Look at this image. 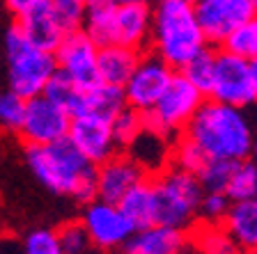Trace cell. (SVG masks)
I'll use <instances>...</instances> for the list:
<instances>
[{
    "mask_svg": "<svg viewBox=\"0 0 257 254\" xmlns=\"http://www.w3.org/2000/svg\"><path fill=\"white\" fill-rule=\"evenodd\" d=\"M172 74H175V69H172L170 64L163 62L156 53L145 48L143 53H140L138 64L131 71V76L122 85L126 106L138 112L150 110L156 103V99L161 96V92L166 90V85L170 83Z\"/></svg>",
    "mask_w": 257,
    "mask_h": 254,
    "instance_id": "cell-11",
    "label": "cell"
},
{
    "mask_svg": "<svg viewBox=\"0 0 257 254\" xmlns=\"http://www.w3.org/2000/svg\"><path fill=\"white\" fill-rule=\"evenodd\" d=\"M193 12L209 46H220L225 35L255 19L257 0H195Z\"/></svg>",
    "mask_w": 257,
    "mask_h": 254,
    "instance_id": "cell-12",
    "label": "cell"
},
{
    "mask_svg": "<svg viewBox=\"0 0 257 254\" xmlns=\"http://www.w3.org/2000/svg\"><path fill=\"white\" fill-rule=\"evenodd\" d=\"M170 151H172V140L156 131H150V128H143L131 140V144L124 149V154L131 156V160L147 176L159 174L161 169H166L170 165Z\"/></svg>",
    "mask_w": 257,
    "mask_h": 254,
    "instance_id": "cell-18",
    "label": "cell"
},
{
    "mask_svg": "<svg viewBox=\"0 0 257 254\" xmlns=\"http://www.w3.org/2000/svg\"><path fill=\"white\" fill-rule=\"evenodd\" d=\"M39 3H44V0H5L7 10H10L14 16L26 12V10H30V7H35V5H39Z\"/></svg>",
    "mask_w": 257,
    "mask_h": 254,
    "instance_id": "cell-35",
    "label": "cell"
},
{
    "mask_svg": "<svg viewBox=\"0 0 257 254\" xmlns=\"http://www.w3.org/2000/svg\"><path fill=\"white\" fill-rule=\"evenodd\" d=\"M188 243L191 249H200V252L209 254H232L236 252L232 238L227 236V231L223 229L220 222H202L193 224L188 229Z\"/></svg>",
    "mask_w": 257,
    "mask_h": 254,
    "instance_id": "cell-23",
    "label": "cell"
},
{
    "mask_svg": "<svg viewBox=\"0 0 257 254\" xmlns=\"http://www.w3.org/2000/svg\"><path fill=\"white\" fill-rule=\"evenodd\" d=\"M140 53L143 51L128 46H99V51H96V74H99V80L122 87L126 83V78L131 76L134 67L138 64Z\"/></svg>",
    "mask_w": 257,
    "mask_h": 254,
    "instance_id": "cell-20",
    "label": "cell"
},
{
    "mask_svg": "<svg viewBox=\"0 0 257 254\" xmlns=\"http://www.w3.org/2000/svg\"><path fill=\"white\" fill-rule=\"evenodd\" d=\"M44 96L53 99L55 103H60L62 108L71 112V117L80 112V101H83V85H78L74 78L64 74V71L55 69L51 74V78L44 85Z\"/></svg>",
    "mask_w": 257,
    "mask_h": 254,
    "instance_id": "cell-24",
    "label": "cell"
},
{
    "mask_svg": "<svg viewBox=\"0 0 257 254\" xmlns=\"http://www.w3.org/2000/svg\"><path fill=\"white\" fill-rule=\"evenodd\" d=\"M214 62H216V51H211V46H204L202 51L193 55L179 71H182L200 92L207 94L209 85H211V76H214Z\"/></svg>",
    "mask_w": 257,
    "mask_h": 254,
    "instance_id": "cell-27",
    "label": "cell"
},
{
    "mask_svg": "<svg viewBox=\"0 0 257 254\" xmlns=\"http://www.w3.org/2000/svg\"><path fill=\"white\" fill-rule=\"evenodd\" d=\"M143 128H145L143 112L134 110V108H128V106H124L110 119V131H112V138H115V144H117L119 151H124Z\"/></svg>",
    "mask_w": 257,
    "mask_h": 254,
    "instance_id": "cell-28",
    "label": "cell"
},
{
    "mask_svg": "<svg viewBox=\"0 0 257 254\" xmlns=\"http://www.w3.org/2000/svg\"><path fill=\"white\" fill-rule=\"evenodd\" d=\"M230 197L218 190H204L198 206V220L202 222H220L230 208Z\"/></svg>",
    "mask_w": 257,
    "mask_h": 254,
    "instance_id": "cell-33",
    "label": "cell"
},
{
    "mask_svg": "<svg viewBox=\"0 0 257 254\" xmlns=\"http://www.w3.org/2000/svg\"><path fill=\"white\" fill-rule=\"evenodd\" d=\"M117 206L128 217V222L136 229H143L147 224H154L152 213H154V197H152V181L150 176H145L138 185H134L122 199L117 201Z\"/></svg>",
    "mask_w": 257,
    "mask_h": 254,
    "instance_id": "cell-22",
    "label": "cell"
},
{
    "mask_svg": "<svg viewBox=\"0 0 257 254\" xmlns=\"http://www.w3.org/2000/svg\"><path fill=\"white\" fill-rule=\"evenodd\" d=\"M204 99H207L204 92H200L182 71H175L166 90L156 99V103L143 112L145 128L175 140L191 122V117L195 115Z\"/></svg>",
    "mask_w": 257,
    "mask_h": 254,
    "instance_id": "cell-7",
    "label": "cell"
},
{
    "mask_svg": "<svg viewBox=\"0 0 257 254\" xmlns=\"http://www.w3.org/2000/svg\"><path fill=\"white\" fill-rule=\"evenodd\" d=\"M154 197V224H168L177 229H191L198 222V206L204 190L198 176L177 165H168L159 174L150 176Z\"/></svg>",
    "mask_w": 257,
    "mask_h": 254,
    "instance_id": "cell-5",
    "label": "cell"
},
{
    "mask_svg": "<svg viewBox=\"0 0 257 254\" xmlns=\"http://www.w3.org/2000/svg\"><path fill=\"white\" fill-rule=\"evenodd\" d=\"M225 195L232 201L236 199H255L257 197V169L252 158L236 160L232 174L225 185Z\"/></svg>",
    "mask_w": 257,
    "mask_h": 254,
    "instance_id": "cell-25",
    "label": "cell"
},
{
    "mask_svg": "<svg viewBox=\"0 0 257 254\" xmlns=\"http://www.w3.org/2000/svg\"><path fill=\"white\" fill-rule=\"evenodd\" d=\"M0 58L5 60V87L21 99H32L44 92V85L55 71L53 53L32 46L12 23L5 30Z\"/></svg>",
    "mask_w": 257,
    "mask_h": 254,
    "instance_id": "cell-6",
    "label": "cell"
},
{
    "mask_svg": "<svg viewBox=\"0 0 257 254\" xmlns=\"http://www.w3.org/2000/svg\"><path fill=\"white\" fill-rule=\"evenodd\" d=\"M223 229L232 238L236 252H255L257 249V201L236 199L220 220Z\"/></svg>",
    "mask_w": 257,
    "mask_h": 254,
    "instance_id": "cell-19",
    "label": "cell"
},
{
    "mask_svg": "<svg viewBox=\"0 0 257 254\" xmlns=\"http://www.w3.org/2000/svg\"><path fill=\"white\" fill-rule=\"evenodd\" d=\"M83 206L85 208H83L80 222L90 236L92 249H103V252L122 249L128 236L136 231V227L128 222V217L122 213V208L112 201H103L94 197Z\"/></svg>",
    "mask_w": 257,
    "mask_h": 254,
    "instance_id": "cell-10",
    "label": "cell"
},
{
    "mask_svg": "<svg viewBox=\"0 0 257 254\" xmlns=\"http://www.w3.org/2000/svg\"><path fill=\"white\" fill-rule=\"evenodd\" d=\"M124 106H126V101H124L122 87L99 80V83H94V85L83 87V101H80L78 115L90 112V115H99V117H106V119H112Z\"/></svg>",
    "mask_w": 257,
    "mask_h": 254,
    "instance_id": "cell-21",
    "label": "cell"
},
{
    "mask_svg": "<svg viewBox=\"0 0 257 254\" xmlns=\"http://www.w3.org/2000/svg\"><path fill=\"white\" fill-rule=\"evenodd\" d=\"M96 51H99V46L83 32V28L64 32L62 42H60L58 48L53 51L55 69L64 71L69 78H74L76 83L83 85V87L99 83V74H96Z\"/></svg>",
    "mask_w": 257,
    "mask_h": 254,
    "instance_id": "cell-13",
    "label": "cell"
},
{
    "mask_svg": "<svg viewBox=\"0 0 257 254\" xmlns=\"http://www.w3.org/2000/svg\"><path fill=\"white\" fill-rule=\"evenodd\" d=\"M122 249L128 254H179L191 249V243L186 229L147 224L143 229H136Z\"/></svg>",
    "mask_w": 257,
    "mask_h": 254,
    "instance_id": "cell-16",
    "label": "cell"
},
{
    "mask_svg": "<svg viewBox=\"0 0 257 254\" xmlns=\"http://www.w3.org/2000/svg\"><path fill=\"white\" fill-rule=\"evenodd\" d=\"M232 167L234 163L232 160H220V158H207L204 165L195 172L202 190H218L225 192V185H227V179L232 174Z\"/></svg>",
    "mask_w": 257,
    "mask_h": 254,
    "instance_id": "cell-29",
    "label": "cell"
},
{
    "mask_svg": "<svg viewBox=\"0 0 257 254\" xmlns=\"http://www.w3.org/2000/svg\"><path fill=\"white\" fill-rule=\"evenodd\" d=\"M145 172L124 151H115L96 165V197L117 204L134 185L145 179Z\"/></svg>",
    "mask_w": 257,
    "mask_h": 254,
    "instance_id": "cell-15",
    "label": "cell"
},
{
    "mask_svg": "<svg viewBox=\"0 0 257 254\" xmlns=\"http://www.w3.org/2000/svg\"><path fill=\"white\" fill-rule=\"evenodd\" d=\"M186 3H195V0H186Z\"/></svg>",
    "mask_w": 257,
    "mask_h": 254,
    "instance_id": "cell-37",
    "label": "cell"
},
{
    "mask_svg": "<svg viewBox=\"0 0 257 254\" xmlns=\"http://www.w3.org/2000/svg\"><path fill=\"white\" fill-rule=\"evenodd\" d=\"M14 26L19 28V32H21L32 46L42 48V51H48V53H53L55 48H58V44L62 42L64 32H67L60 26L58 19H55V14L51 12L46 0L35 7H30V10L21 12V14H16Z\"/></svg>",
    "mask_w": 257,
    "mask_h": 254,
    "instance_id": "cell-17",
    "label": "cell"
},
{
    "mask_svg": "<svg viewBox=\"0 0 257 254\" xmlns=\"http://www.w3.org/2000/svg\"><path fill=\"white\" fill-rule=\"evenodd\" d=\"M0 62H3V58H0Z\"/></svg>",
    "mask_w": 257,
    "mask_h": 254,
    "instance_id": "cell-38",
    "label": "cell"
},
{
    "mask_svg": "<svg viewBox=\"0 0 257 254\" xmlns=\"http://www.w3.org/2000/svg\"><path fill=\"white\" fill-rule=\"evenodd\" d=\"M23 110H26V99L14 94L10 87H0V128L7 133H16Z\"/></svg>",
    "mask_w": 257,
    "mask_h": 254,
    "instance_id": "cell-32",
    "label": "cell"
},
{
    "mask_svg": "<svg viewBox=\"0 0 257 254\" xmlns=\"http://www.w3.org/2000/svg\"><path fill=\"white\" fill-rule=\"evenodd\" d=\"M209 46L198 26L193 3L186 0H156L152 10L150 51L179 71L195 53Z\"/></svg>",
    "mask_w": 257,
    "mask_h": 254,
    "instance_id": "cell-3",
    "label": "cell"
},
{
    "mask_svg": "<svg viewBox=\"0 0 257 254\" xmlns=\"http://www.w3.org/2000/svg\"><path fill=\"white\" fill-rule=\"evenodd\" d=\"M207 96L236 108L252 106L257 99V62L232 55L223 48L216 51L214 76Z\"/></svg>",
    "mask_w": 257,
    "mask_h": 254,
    "instance_id": "cell-8",
    "label": "cell"
},
{
    "mask_svg": "<svg viewBox=\"0 0 257 254\" xmlns=\"http://www.w3.org/2000/svg\"><path fill=\"white\" fill-rule=\"evenodd\" d=\"M55 233H58L60 254H85L92 249L90 236H87V231H85V227H83L80 220L64 222Z\"/></svg>",
    "mask_w": 257,
    "mask_h": 254,
    "instance_id": "cell-31",
    "label": "cell"
},
{
    "mask_svg": "<svg viewBox=\"0 0 257 254\" xmlns=\"http://www.w3.org/2000/svg\"><path fill=\"white\" fill-rule=\"evenodd\" d=\"M90 5H124V3H150V0H87Z\"/></svg>",
    "mask_w": 257,
    "mask_h": 254,
    "instance_id": "cell-36",
    "label": "cell"
},
{
    "mask_svg": "<svg viewBox=\"0 0 257 254\" xmlns=\"http://www.w3.org/2000/svg\"><path fill=\"white\" fill-rule=\"evenodd\" d=\"M182 135L198 144L207 158L243 160L252 156L255 138L246 108L220 103L216 99H204L191 122L184 126Z\"/></svg>",
    "mask_w": 257,
    "mask_h": 254,
    "instance_id": "cell-1",
    "label": "cell"
},
{
    "mask_svg": "<svg viewBox=\"0 0 257 254\" xmlns=\"http://www.w3.org/2000/svg\"><path fill=\"white\" fill-rule=\"evenodd\" d=\"M21 247L26 254H60L58 233L53 229H35L23 238Z\"/></svg>",
    "mask_w": 257,
    "mask_h": 254,
    "instance_id": "cell-34",
    "label": "cell"
},
{
    "mask_svg": "<svg viewBox=\"0 0 257 254\" xmlns=\"http://www.w3.org/2000/svg\"><path fill=\"white\" fill-rule=\"evenodd\" d=\"M220 48L232 55H239V58L257 60V21L250 19V21L236 26L234 30H230L220 42Z\"/></svg>",
    "mask_w": 257,
    "mask_h": 254,
    "instance_id": "cell-26",
    "label": "cell"
},
{
    "mask_svg": "<svg viewBox=\"0 0 257 254\" xmlns=\"http://www.w3.org/2000/svg\"><path fill=\"white\" fill-rule=\"evenodd\" d=\"M71 122V112L48 99L44 94H37L32 99H26V110H23L21 124L16 128V135L30 144H48L60 138H67Z\"/></svg>",
    "mask_w": 257,
    "mask_h": 254,
    "instance_id": "cell-9",
    "label": "cell"
},
{
    "mask_svg": "<svg viewBox=\"0 0 257 254\" xmlns=\"http://www.w3.org/2000/svg\"><path fill=\"white\" fill-rule=\"evenodd\" d=\"M51 12L55 14V19L60 21V26L64 30H78L85 21V14L90 10L87 0H46Z\"/></svg>",
    "mask_w": 257,
    "mask_h": 254,
    "instance_id": "cell-30",
    "label": "cell"
},
{
    "mask_svg": "<svg viewBox=\"0 0 257 254\" xmlns=\"http://www.w3.org/2000/svg\"><path fill=\"white\" fill-rule=\"evenodd\" d=\"M26 160L32 174L53 195H64L87 204L96 197V165H92L69 138L48 144L26 147Z\"/></svg>",
    "mask_w": 257,
    "mask_h": 254,
    "instance_id": "cell-2",
    "label": "cell"
},
{
    "mask_svg": "<svg viewBox=\"0 0 257 254\" xmlns=\"http://www.w3.org/2000/svg\"><path fill=\"white\" fill-rule=\"evenodd\" d=\"M80 28L96 46H128L145 51L150 46L152 7L150 3L90 5Z\"/></svg>",
    "mask_w": 257,
    "mask_h": 254,
    "instance_id": "cell-4",
    "label": "cell"
},
{
    "mask_svg": "<svg viewBox=\"0 0 257 254\" xmlns=\"http://www.w3.org/2000/svg\"><path fill=\"white\" fill-rule=\"evenodd\" d=\"M67 138L71 140V144L92 165H99L108 156L119 151L117 144H115V138H112V131H110V119L99 117V115H90V112L71 117Z\"/></svg>",
    "mask_w": 257,
    "mask_h": 254,
    "instance_id": "cell-14",
    "label": "cell"
}]
</instances>
